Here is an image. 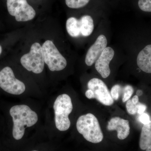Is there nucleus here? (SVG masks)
I'll list each match as a JSON object with an SVG mask.
<instances>
[{"label":"nucleus","instance_id":"f257e3e1","mask_svg":"<svg viewBox=\"0 0 151 151\" xmlns=\"http://www.w3.org/2000/svg\"><path fill=\"white\" fill-rule=\"evenodd\" d=\"M10 114L14 123L13 136L17 140L23 137L26 127H32L37 122V113L26 105H15L10 110Z\"/></svg>","mask_w":151,"mask_h":151},{"label":"nucleus","instance_id":"f03ea898","mask_svg":"<svg viewBox=\"0 0 151 151\" xmlns=\"http://www.w3.org/2000/svg\"><path fill=\"white\" fill-rule=\"evenodd\" d=\"M76 129L84 139L90 142L96 144L103 140V134L99 122L92 113L80 116L76 122Z\"/></svg>","mask_w":151,"mask_h":151},{"label":"nucleus","instance_id":"7ed1b4c3","mask_svg":"<svg viewBox=\"0 0 151 151\" xmlns=\"http://www.w3.org/2000/svg\"><path fill=\"white\" fill-rule=\"evenodd\" d=\"M53 108L57 129L62 132L68 129L70 125L68 116L73 110L70 97L67 94L59 95L55 101Z\"/></svg>","mask_w":151,"mask_h":151},{"label":"nucleus","instance_id":"20e7f679","mask_svg":"<svg viewBox=\"0 0 151 151\" xmlns=\"http://www.w3.org/2000/svg\"><path fill=\"white\" fill-rule=\"evenodd\" d=\"M20 61L23 66L28 71L37 74L41 73L45 64L42 47L37 42L33 44L29 52L23 55Z\"/></svg>","mask_w":151,"mask_h":151},{"label":"nucleus","instance_id":"39448f33","mask_svg":"<svg viewBox=\"0 0 151 151\" xmlns=\"http://www.w3.org/2000/svg\"><path fill=\"white\" fill-rule=\"evenodd\" d=\"M42 48L45 63L50 70L59 71L65 68L67 61L52 41H46L42 45Z\"/></svg>","mask_w":151,"mask_h":151},{"label":"nucleus","instance_id":"423d86ee","mask_svg":"<svg viewBox=\"0 0 151 151\" xmlns=\"http://www.w3.org/2000/svg\"><path fill=\"white\" fill-rule=\"evenodd\" d=\"M7 6L9 13L18 22L28 21L36 15L35 10L27 0H7Z\"/></svg>","mask_w":151,"mask_h":151},{"label":"nucleus","instance_id":"0eeeda50","mask_svg":"<svg viewBox=\"0 0 151 151\" xmlns=\"http://www.w3.org/2000/svg\"><path fill=\"white\" fill-rule=\"evenodd\" d=\"M0 87L9 94L19 95L23 93L25 86L17 79L13 71L9 67H6L0 71Z\"/></svg>","mask_w":151,"mask_h":151},{"label":"nucleus","instance_id":"6e6552de","mask_svg":"<svg viewBox=\"0 0 151 151\" xmlns=\"http://www.w3.org/2000/svg\"><path fill=\"white\" fill-rule=\"evenodd\" d=\"M88 89L93 92L94 98L103 105L111 106L114 103V100L108 87L102 80L99 78H93L87 84Z\"/></svg>","mask_w":151,"mask_h":151},{"label":"nucleus","instance_id":"1a4fd4ad","mask_svg":"<svg viewBox=\"0 0 151 151\" xmlns=\"http://www.w3.org/2000/svg\"><path fill=\"white\" fill-rule=\"evenodd\" d=\"M115 52L113 48L109 47H106L95 62V68L103 78H107L110 75L109 64Z\"/></svg>","mask_w":151,"mask_h":151},{"label":"nucleus","instance_id":"9d476101","mask_svg":"<svg viewBox=\"0 0 151 151\" xmlns=\"http://www.w3.org/2000/svg\"><path fill=\"white\" fill-rule=\"evenodd\" d=\"M107 38L105 35H101L98 36L95 42L87 51L85 63L88 66H91L96 62L104 50L107 47Z\"/></svg>","mask_w":151,"mask_h":151},{"label":"nucleus","instance_id":"9b49d317","mask_svg":"<svg viewBox=\"0 0 151 151\" xmlns=\"http://www.w3.org/2000/svg\"><path fill=\"white\" fill-rule=\"evenodd\" d=\"M107 129L108 131L116 130L117 132V137L119 139H125L130 134L129 123L128 120L119 117H114L108 122Z\"/></svg>","mask_w":151,"mask_h":151},{"label":"nucleus","instance_id":"f8f14e48","mask_svg":"<svg viewBox=\"0 0 151 151\" xmlns=\"http://www.w3.org/2000/svg\"><path fill=\"white\" fill-rule=\"evenodd\" d=\"M137 64L144 72L151 73V45H147L140 52L137 58Z\"/></svg>","mask_w":151,"mask_h":151},{"label":"nucleus","instance_id":"ddd939ff","mask_svg":"<svg viewBox=\"0 0 151 151\" xmlns=\"http://www.w3.org/2000/svg\"><path fill=\"white\" fill-rule=\"evenodd\" d=\"M139 147L143 150L151 145V121L148 124L143 125L140 137Z\"/></svg>","mask_w":151,"mask_h":151},{"label":"nucleus","instance_id":"4468645a","mask_svg":"<svg viewBox=\"0 0 151 151\" xmlns=\"http://www.w3.org/2000/svg\"><path fill=\"white\" fill-rule=\"evenodd\" d=\"M79 21L81 34L83 36H89L94 30V22L92 17L89 15L83 16Z\"/></svg>","mask_w":151,"mask_h":151},{"label":"nucleus","instance_id":"2eb2a0df","mask_svg":"<svg viewBox=\"0 0 151 151\" xmlns=\"http://www.w3.org/2000/svg\"><path fill=\"white\" fill-rule=\"evenodd\" d=\"M66 28L68 34L72 37H77L81 34L79 20L75 17H72L68 19Z\"/></svg>","mask_w":151,"mask_h":151},{"label":"nucleus","instance_id":"dca6fc26","mask_svg":"<svg viewBox=\"0 0 151 151\" xmlns=\"http://www.w3.org/2000/svg\"><path fill=\"white\" fill-rule=\"evenodd\" d=\"M90 0H65V4L68 7L78 9L87 5Z\"/></svg>","mask_w":151,"mask_h":151},{"label":"nucleus","instance_id":"f3484780","mask_svg":"<svg viewBox=\"0 0 151 151\" xmlns=\"http://www.w3.org/2000/svg\"><path fill=\"white\" fill-rule=\"evenodd\" d=\"M134 89L131 85H127L124 86L123 89V96L122 101L124 102H127L129 100L134 93Z\"/></svg>","mask_w":151,"mask_h":151},{"label":"nucleus","instance_id":"a211bd4d","mask_svg":"<svg viewBox=\"0 0 151 151\" xmlns=\"http://www.w3.org/2000/svg\"><path fill=\"white\" fill-rule=\"evenodd\" d=\"M138 5L142 11L151 12V0H139Z\"/></svg>","mask_w":151,"mask_h":151},{"label":"nucleus","instance_id":"6ab92c4d","mask_svg":"<svg viewBox=\"0 0 151 151\" xmlns=\"http://www.w3.org/2000/svg\"><path fill=\"white\" fill-rule=\"evenodd\" d=\"M127 112L130 115H135L137 113V105H135L132 102V100H129L127 101L126 104Z\"/></svg>","mask_w":151,"mask_h":151},{"label":"nucleus","instance_id":"aec40b11","mask_svg":"<svg viewBox=\"0 0 151 151\" xmlns=\"http://www.w3.org/2000/svg\"><path fill=\"white\" fill-rule=\"evenodd\" d=\"M122 89V87L119 84L114 85L111 89V94L113 100H118L119 97V92Z\"/></svg>","mask_w":151,"mask_h":151},{"label":"nucleus","instance_id":"412c9836","mask_svg":"<svg viewBox=\"0 0 151 151\" xmlns=\"http://www.w3.org/2000/svg\"><path fill=\"white\" fill-rule=\"evenodd\" d=\"M139 120L144 125L148 124L150 122V116L146 113H143L140 116Z\"/></svg>","mask_w":151,"mask_h":151},{"label":"nucleus","instance_id":"4be33fe9","mask_svg":"<svg viewBox=\"0 0 151 151\" xmlns=\"http://www.w3.org/2000/svg\"><path fill=\"white\" fill-rule=\"evenodd\" d=\"M137 113L140 115L144 113L147 109V106L145 105L141 104L139 102L137 104Z\"/></svg>","mask_w":151,"mask_h":151},{"label":"nucleus","instance_id":"5701e85b","mask_svg":"<svg viewBox=\"0 0 151 151\" xmlns=\"http://www.w3.org/2000/svg\"><path fill=\"white\" fill-rule=\"evenodd\" d=\"M85 95H86V97L89 99L94 98V93H93L92 90H90V89H88L86 91V93H85Z\"/></svg>","mask_w":151,"mask_h":151},{"label":"nucleus","instance_id":"b1692460","mask_svg":"<svg viewBox=\"0 0 151 151\" xmlns=\"http://www.w3.org/2000/svg\"><path fill=\"white\" fill-rule=\"evenodd\" d=\"M132 101L134 104L137 105V104L139 103V97H138L137 95H135V96L132 98Z\"/></svg>","mask_w":151,"mask_h":151},{"label":"nucleus","instance_id":"393cba45","mask_svg":"<svg viewBox=\"0 0 151 151\" xmlns=\"http://www.w3.org/2000/svg\"><path fill=\"white\" fill-rule=\"evenodd\" d=\"M142 94V91H141V90H138L137 92V95L138 96H141Z\"/></svg>","mask_w":151,"mask_h":151},{"label":"nucleus","instance_id":"a878e982","mask_svg":"<svg viewBox=\"0 0 151 151\" xmlns=\"http://www.w3.org/2000/svg\"><path fill=\"white\" fill-rule=\"evenodd\" d=\"M146 151H151V145L148 147L146 149Z\"/></svg>","mask_w":151,"mask_h":151},{"label":"nucleus","instance_id":"bb28decb","mask_svg":"<svg viewBox=\"0 0 151 151\" xmlns=\"http://www.w3.org/2000/svg\"><path fill=\"white\" fill-rule=\"evenodd\" d=\"M2 52V47H1V45H0V55H1V53Z\"/></svg>","mask_w":151,"mask_h":151},{"label":"nucleus","instance_id":"cd10ccee","mask_svg":"<svg viewBox=\"0 0 151 151\" xmlns=\"http://www.w3.org/2000/svg\"><path fill=\"white\" fill-rule=\"evenodd\" d=\"M37 151V150H33V151Z\"/></svg>","mask_w":151,"mask_h":151}]
</instances>
